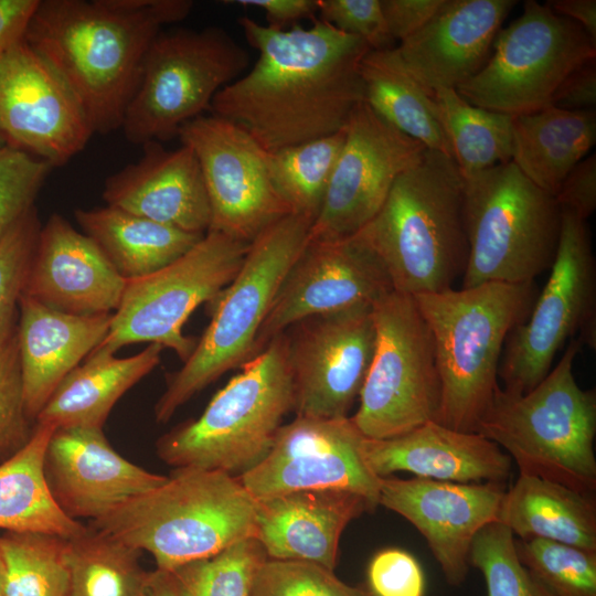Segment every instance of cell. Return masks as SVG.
I'll return each instance as SVG.
<instances>
[{
  "label": "cell",
  "instance_id": "obj_1",
  "mask_svg": "<svg viewBox=\"0 0 596 596\" xmlns=\"http://www.w3.org/2000/svg\"><path fill=\"white\" fill-rule=\"evenodd\" d=\"M238 24L258 57L215 95L210 114L245 130L266 152L345 127L364 100L360 63L371 51L364 41L320 19L308 28L278 29L248 17Z\"/></svg>",
  "mask_w": 596,
  "mask_h": 596
},
{
  "label": "cell",
  "instance_id": "obj_2",
  "mask_svg": "<svg viewBox=\"0 0 596 596\" xmlns=\"http://www.w3.org/2000/svg\"><path fill=\"white\" fill-rule=\"evenodd\" d=\"M190 0H39L23 40L63 79L94 134L121 128L143 57Z\"/></svg>",
  "mask_w": 596,
  "mask_h": 596
},
{
  "label": "cell",
  "instance_id": "obj_3",
  "mask_svg": "<svg viewBox=\"0 0 596 596\" xmlns=\"http://www.w3.org/2000/svg\"><path fill=\"white\" fill-rule=\"evenodd\" d=\"M352 236L376 256L394 291L414 297L453 288L469 254L465 179L453 157L426 149Z\"/></svg>",
  "mask_w": 596,
  "mask_h": 596
},
{
  "label": "cell",
  "instance_id": "obj_4",
  "mask_svg": "<svg viewBox=\"0 0 596 596\" xmlns=\"http://www.w3.org/2000/svg\"><path fill=\"white\" fill-rule=\"evenodd\" d=\"M427 322L440 381L437 423L478 433L497 390L504 342L535 300L533 281L485 283L414 296Z\"/></svg>",
  "mask_w": 596,
  "mask_h": 596
},
{
  "label": "cell",
  "instance_id": "obj_5",
  "mask_svg": "<svg viewBox=\"0 0 596 596\" xmlns=\"http://www.w3.org/2000/svg\"><path fill=\"white\" fill-rule=\"evenodd\" d=\"M257 500L238 477L220 470L174 469L168 480L107 514L91 528L149 552L171 572L255 538Z\"/></svg>",
  "mask_w": 596,
  "mask_h": 596
},
{
  "label": "cell",
  "instance_id": "obj_6",
  "mask_svg": "<svg viewBox=\"0 0 596 596\" xmlns=\"http://www.w3.org/2000/svg\"><path fill=\"white\" fill-rule=\"evenodd\" d=\"M582 345L571 339L556 366L526 393L499 386L478 433L504 449L519 472L594 494L596 393L583 390L574 375Z\"/></svg>",
  "mask_w": 596,
  "mask_h": 596
},
{
  "label": "cell",
  "instance_id": "obj_7",
  "mask_svg": "<svg viewBox=\"0 0 596 596\" xmlns=\"http://www.w3.org/2000/svg\"><path fill=\"white\" fill-rule=\"evenodd\" d=\"M288 345V334H279L247 360L198 418L157 440L159 458L174 469L220 470L235 477L256 467L294 408Z\"/></svg>",
  "mask_w": 596,
  "mask_h": 596
},
{
  "label": "cell",
  "instance_id": "obj_8",
  "mask_svg": "<svg viewBox=\"0 0 596 596\" xmlns=\"http://www.w3.org/2000/svg\"><path fill=\"white\" fill-rule=\"evenodd\" d=\"M312 221L289 214L248 246L233 280L211 302L212 319L155 405L167 423L198 392L255 355L256 339L283 279L308 242Z\"/></svg>",
  "mask_w": 596,
  "mask_h": 596
},
{
  "label": "cell",
  "instance_id": "obj_9",
  "mask_svg": "<svg viewBox=\"0 0 596 596\" xmlns=\"http://www.w3.org/2000/svg\"><path fill=\"white\" fill-rule=\"evenodd\" d=\"M464 179L469 254L461 288L531 283L550 269L562 225L555 198L512 161Z\"/></svg>",
  "mask_w": 596,
  "mask_h": 596
},
{
  "label": "cell",
  "instance_id": "obj_10",
  "mask_svg": "<svg viewBox=\"0 0 596 596\" xmlns=\"http://www.w3.org/2000/svg\"><path fill=\"white\" fill-rule=\"evenodd\" d=\"M249 54L223 28L161 31L151 42L121 128L142 146L178 137L215 95L249 68Z\"/></svg>",
  "mask_w": 596,
  "mask_h": 596
},
{
  "label": "cell",
  "instance_id": "obj_11",
  "mask_svg": "<svg viewBox=\"0 0 596 596\" xmlns=\"http://www.w3.org/2000/svg\"><path fill=\"white\" fill-rule=\"evenodd\" d=\"M596 60V42L547 4L528 0L501 28L485 65L457 93L469 104L512 117L551 106L561 83Z\"/></svg>",
  "mask_w": 596,
  "mask_h": 596
},
{
  "label": "cell",
  "instance_id": "obj_12",
  "mask_svg": "<svg viewBox=\"0 0 596 596\" xmlns=\"http://www.w3.org/2000/svg\"><path fill=\"white\" fill-rule=\"evenodd\" d=\"M375 348L352 422L370 439L437 422L440 381L433 337L414 297L391 291L372 309Z\"/></svg>",
  "mask_w": 596,
  "mask_h": 596
},
{
  "label": "cell",
  "instance_id": "obj_13",
  "mask_svg": "<svg viewBox=\"0 0 596 596\" xmlns=\"http://www.w3.org/2000/svg\"><path fill=\"white\" fill-rule=\"evenodd\" d=\"M549 279L529 318L509 333L498 377L505 392L523 394L550 372L566 340L596 348V263L587 223L562 209L558 247Z\"/></svg>",
  "mask_w": 596,
  "mask_h": 596
},
{
  "label": "cell",
  "instance_id": "obj_14",
  "mask_svg": "<svg viewBox=\"0 0 596 596\" xmlns=\"http://www.w3.org/2000/svg\"><path fill=\"white\" fill-rule=\"evenodd\" d=\"M248 246L209 231L173 263L126 280L109 331L97 348L115 353L134 343H157L187 361L198 340L185 336L183 326L201 304L212 302L233 280Z\"/></svg>",
  "mask_w": 596,
  "mask_h": 596
},
{
  "label": "cell",
  "instance_id": "obj_15",
  "mask_svg": "<svg viewBox=\"0 0 596 596\" xmlns=\"http://www.w3.org/2000/svg\"><path fill=\"white\" fill-rule=\"evenodd\" d=\"M178 137L201 169L211 207L209 231L251 243L291 214L272 183L267 152L245 130L210 114L187 123Z\"/></svg>",
  "mask_w": 596,
  "mask_h": 596
},
{
  "label": "cell",
  "instance_id": "obj_16",
  "mask_svg": "<svg viewBox=\"0 0 596 596\" xmlns=\"http://www.w3.org/2000/svg\"><path fill=\"white\" fill-rule=\"evenodd\" d=\"M364 438L349 416H296L280 426L267 456L238 479L255 499L341 490L363 497L374 511L382 478L365 460Z\"/></svg>",
  "mask_w": 596,
  "mask_h": 596
},
{
  "label": "cell",
  "instance_id": "obj_17",
  "mask_svg": "<svg viewBox=\"0 0 596 596\" xmlns=\"http://www.w3.org/2000/svg\"><path fill=\"white\" fill-rule=\"evenodd\" d=\"M426 149L365 100L359 103L344 127L342 148L308 241L354 235L381 209L396 179Z\"/></svg>",
  "mask_w": 596,
  "mask_h": 596
},
{
  "label": "cell",
  "instance_id": "obj_18",
  "mask_svg": "<svg viewBox=\"0 0 596 596\" xmlns=\"http://www.w3.org/2000/svg\"><path fill=\"white\" fill-rule=\"evenodd\" d=\"M0 134L52 168L66 164L94 135L70 88L23 39L0 53Z\"/></svg>",
  "mask_w": 596,
  "mask_h": 596
},
{
  "label": "cell",
  "instance_id": "obj_19",
  "mask_svg": "<svg viewBox=\"0 0 596 596\" xmlns=\"http://www.w3.org/2000/svg\"><path fill=\"white\" fill-rule=\"evenodd\" d=\"M372 309L324 313L296 324L288 336L296 416L348 417L374 353Z\"/></svg>",
  "mask_w": 596,
  "mask_h": 596
},
{
  "label": "cell",
  "instance_id": "obj_20",
  "mask_svg": "<svg viewBox=\"0 0 596 596\" xmlns=\"http://www.w3.org/2000/svg\"><path fill=\"white\" fill-rule=\"evenodd\" d=\"M391 291L384 267L354 236L308 241L283 279L255 354L291 326L324 313L372 308Z\"/></svg>",
  "mask_w": 596,
  "mask_h": 596
},
{
  "label": "cell",
  "instance_id": "obj_21",
  "mask_svg": "<svg viewBox=\"0 0 596 596\" xmlns=\"http://www.w3.org/2000/svg\"><path fill=\"white\" fill-rule=\"evenodd\" d=\"M504 483H459L425 478L381 479L379 505L400 514L425 538L446 582L461 585L468 575L476 534L496 522Z\"/></svg>",
  "mask_w": 596,
  "mask_h": 596
},
{
  "label": "cell",
  "instance_id": "obj_22",
  "mask_svg": "<svg viewBox=\"0 0 596 596\" xmlns=\"http://www.w3.org/2000/svg\"><path fill=\"white\" fill-rule=\"evenodd\" d=\"M44 476L55 503L74 520H96L169 478L127 460L108 443L103 428L95 427L55 428Z\"/></svg>",
  "mask_w": 596,
  "mask_h": 596
},
{
  "label": "cell",
  "instance_id": "obj_23",
  "mask_svg": "<svg viewBox=\"0 0 596 596\" xmlns=\"http://www.w3.org/2000/svg\"><path fill=\"white\" fill-rule=\"evenodd\" d=\"M124 279L95 242L61 214L41 226L23 295L75 316L114 313Z\"/></svg>",
  "mask_w": 596,
  "mask_h": 596
},
{
  "label": "cell",
  "instance_id": "obj_24",
  "mask_svg": "<svg viewBox=\"0 0 596 596\" xmlns=\"http://www.w3.org/2000/svg\"><path fill=\"white\" fill-rule=\"evenodd\" d=\"M518 1L445 0L416 33L396 44L412 76L429 93L457 88L491 54L503 21Z\"/></svg>",
  "mask_w": 596,
  "mask_h": 596
},
{
  "label": "cell",
  "instance_id": "obj_25",
  "mask_svg": "<svg viewBox=\"0 0 596 596\" xmlns=\"http://www.w3.org/2000/svg\"><path fill=\"white\" fill-rule=\"evenodd\" d=\"M141 147L142 156L136 162L105 180L106 205L188 233L205 234L211 207L193 151L182 143L169 150L157 141Z\"/></svg>",
  "mask_w": 596,
  "mask_h": 596
},
{
  "label": "cell",
  "instance_id": "obj_26",
  "mask_svg": "<svg viewBox=\"0 0 596 596\" xmlns=\"http://www.w3.org/2000/svg\"><path fill=\"white\" fill-rule=\"evenodd\" d=\"M363 453L380 478L406 471L417 478L459 483H504L512 459L479 433L460 432L429 422L405 434L364 438Z\"/></svg>",
  "mask_w": 596,
  "mask_h": 596
},
{
  "label": "cell",
  "instance_id": "obj_27",
  "mask_svg": "<svg viewBox=\"0 0 596 596\" xmlns=\"http://www.w3.org/2000/svg\"><path fill=\"white\" fill-rule=\"evenodd\" d=\"M256 500L255 538L268 558L310 562L330 571L347 525L373 511L363 497L341 490H299Z\"/></svg>",
  "mask_w": 596,
  "mask_h": 596
},
{
  "label": "cell",
  "instance_id": "obj_28",
  "mask_svg": "<svg viewBox=\"0 0 596 596\" xmlns=\"http://www.w3.org/2000/svg\"><path fill=\"white\" fill-rule=\"evenodd\" d=\"M110 320L111 313H64L22 294L17 339L24 405L33 423L64 377L104 341Z\"/></svg>",
  "mask_w": 596,
  "mask_h": 596
},
{
  "label": "cell",
  "instance_id": "obj_29",
  "mask_svg": "<svg viewBox=\"0 0 596 596\" xmlns=\"http://www.w3.org/2000/svg\"><path fill=\"white\" fill-rule=\"evenodd\" d=\"M162 350L150 343L137 354L117 358L96 348L58 384L35 423L103 428L117 401L160 363Z\"/></svg>",
  "mask_w": 596,
  "mask_h": 596
},
{
  "label": "cell",
  "instance_id": "obj_30",
  "mask_svg": "<svg viewBox=\"0 0 596 596\" xmlns=\"http://www.w3.org/2000/svg\"><path fill=\"white\" fill-rule=\"evenodd\" d=\"M497 522L519 539H543L596 551L595 494L519 472L505 490Z\"/></svg>",
  "mask_w": 596,
  "mask_h": 596
},
{
  "label": "cell",
  "instance_id": "obj_31",
  "mask_svg": "<svg viewBox=\"0 0 596 596\" xmlns=\"http://www.w3.org/2000/svg\"><path fill=\"white\" fill-rule=\"evenodd\" d=\"M511 161L531 182L555 196L567 173L596 141V111L554 106L512 117Z\"/></svg>",
  "mask_w": 596,
  "mask_h": 596
},
{
  "label": "cell",
  "instance_id": "obj_32",
  "mask_svg": "<svg viewBox=\"0 0 596 596\" xmlns=\"http://www.w3.org/2000/svg\"><path fill=\"white\" fill-rule=\"evenodd\" d=\"M82 232L100 248L126 280L150 275L190 251L202 234L105 205L74 212Z\"/></svg>",
  "mask_w": 596,
  "mask_h": 596
},
{
  "label": "cell",
  "instance_id": "obj_33",
  "mask_svg": "<svg viewBox=\"0 0 596 596\" xmlns=\"http://www.w3.org/2000/svg\"><path fill=\"white\" fill-rule=\"evenodd\" d=\"M55 427L35 423L28 443L0 462V529L73 539L87 530L55 503L44 476V458Z\"/></svg>",
  "mask_w": 596,
  "mask_h": 596
},
{
  "label": "cell",
  "instance_id": "obj_34",
  "mask_svg": "<svg viewBox=\"0 0 596 596\" xmlns=\"http://www.w3.org/2000/svg\"><path fill=\"white\" fill-rule=\"evenodd\" d=\"M364 100L393 127L451 157L432 93L404 66L396 46L369 51L360 63Z\"/></svg>",
  "mask_w": 596,
  "mask_h": 596
},
{
  "label": "cell",
  "instance_id": "obj_35",
  "mask_svg": "<svg viewBox=\"0 0 596 596\" xmlns=\"http://www.w3.org/2000/svg\"><path fill=\"white\" fill-rule=\"evenodd\" d=\"M432 98L464 178L511 161L512 116L473 106L455 88L436 89Z\"/></svg>",
  "mask_w": 596,
  "mask_h": 596
},
{
  "label": "cell",
  "instance_id": "obj_36",
  "mask_svg": "<svg viewBox=\"0 0 596 596\" xmlns=\"http://www.w3.org/2000/svg\"><path fill=\"white\" fill-rule=\"evenodd\" d=\"M141 551L91 526L68 540V596H145Z\"/></svg>",
  "mask_w": 596,
  "mask_h": 596
},
{
  "label": "cell",
  "instance_id": "obj_37",
  "mask_svg": "<svg viewBox=\"0 0 596 596\" xmlns=\"http://www.w3.org/2000/svg\"><path fill=\"white\" fill-rule=\"evenodd\" d=\"M344 128L336 134L267 152L272 183L291 213L313 223L342 148Z\"/></svg>",
  "mask_w": 596,
  "mask_h": 596
},
{
  "label": "cell",
  "instance_id": "obj_38",
  "mask_svg": "<svg viewBox=\"0 0 596 596\" xmlns=\"http://www.w3.org/2000/svg\"><path fill=\"white\" fill-rule=\"evenodd\" d=\"M6 596H68V540L41 532L4 531Z\"/></svg>",
  "mask_w": 596,
  "mask_h": 596
},
{
  "label": "cell",
  "instance_id": "obj_39",
  "mask_svg": "<svg viewBox=\"0 0 596 596\" xmlns=\"http://www.w3.org/2000/svg\"><path fill=\"white\" fill-rule=\"evenodd\" d=\"M267 558L263 545L252 536L170 573L179 596H251L255 575Z\"/></svg>",
  "mask_w": 596,
  "mask_h": 596
},
{
  "label": "cell",
  "instance_id": "obj_40",
  "mask_svg": "<svg viewBox=\"0 0 596 596\" xmlns=\"http://www.w3.org/2000/svg\"><path fill=\"white\" fill-rule=\"evenodd\" d=\"M515 550L549 596H596V551L543 539H515Z\"/></svg>",
  "mask_w": 596,
  "mask_h": 596
},
{
  "label": "cell",
  "instance_id": "obj_41",
  "mask_svg": "<svg viewBox=\"0 0 596 596\" xmlns=\"http://www.w3.org/2000/svg\"><path fill=\"white\" fill-rule=\"evenodd\" d=\"M469 565L481 572L487 596H549L520 562L515 538L500 522L489 523L476 534Z\"/></svg>",
  "mask_w": 596,
  "mask_h": 596
},
{
  "label": "cell",
  "instance_id": "obj_42",
  "mask_svg": "<svg viewBox=\"0 0 596 596\" xmlns=\"http://www.w3.org/2000/svg\"><path fill=\"white\" fill-rule=\"evenodd\" d=\"M41 226L34 205L0 242V349L17 332L20 299Z\"/></svg>",
  "mask_w": 596,
  "mask_h": 596
},
{
  "label": "cell",
  "instance_id": "obj_43",
  "mask_svg": "<svg viewBox=\"0 0 596 596\" xmlns=\"http://www.w3.org/2000/svg\"><path fill=\"white\" fill-rule=\"evenodd\" d=\"M251 596H373L365 587L351 586L321 565L267 558L258 568Z\"/></svg>",
  "mask_w": 596,
  "mask_h": 596
},
{
  "label": "cell",
  "instance_id": "obj_44",
  "mask_svg": "<svg viewBox=\"0 0 596 596\" xmlns=\"http://www.w3.org/2000/svg\"><path fill=\"white\" fill-rule=\"evenodd\" d=\"M52 169L45 161L11 146L0 149V242L34 206Z\"/></svg>",
  "mask_w": 596,
  "mask_h": 596
},
{
  "label": "cell",
  "instance_id": "obj_45",
  "mask_svg": "<svg viewBox=\"0 0 596 596\" xmlns=\"http://www.w3.org/2000/svg\"><path fill=\"white\" fill-rule=\"evenodd\" d=\"M34 425L25 411L15 332L0 349V462L28 443Z\"/></svg>",
  "mask_w": 596,
  "mask_h": 596
},
{
  "label": "cell",
  "instance_id": "obj_46",
  "mask_svg": "<svg viewBox=\"0 0 596 596\" xmlns=\"http://www.w3.org/2000/svg\"><path fill=\"white\" fill-rule=\"evenodd\" d=\"M318 13L337 30L364 41L371 51L396 46L381 0H318Z\"/></svg>",
  "mask_w": 596,
  "mask_h": 596
},
{
  "label": "cell",
  "instance_id": "obj_47",
  "mask_svg": "<svg viewBox=\"0 0 596 596\" xmlns=\"http://www.w3.org/2000/svg\"><path fill=\"white\" fill-rule=\"evenodd\" d=\"M366 577L373 596H425L426 581L419 562L401 549L377 552L369 563Z\"/></svg>",
  "mask_w": 596,
  "mask_h": 596
},
{
  "label": "cell",
  "instance_id": "obj_48",
  "mask_svg": "<svg viewBox=\"0 0 596 596\" xmlns=\"http://www.w3.org/2000/svg\"><path fill=\"white\" fill-rule=\"evenodd\" d=\"M555 200L561 209L587 220L596 209V155L581 160L564 178Z\"/></svg>",
  "mask_w": 596,
  "mask_h": 596
},
{
  "label": "cell",
  "instance_id": "obj_49",
  "mask_svg": "<svg viewBox=\"0 0 596 596\" xmlns=\"http://www.w3.org/2000/svg\"><path fill=\"white\" fill-rule=\"evenodd\" d=\"M444 2L445 0H381L389 31L398 43L421 30Z\"/></svg>",
  "mask_w": 596,
  "mask_h": 596
},
{
  "label": "cell",
  "instance_id": "obj_50",
  "mask_svg": "<svg viewBox=\"0 0 596 596\" xmlns=\"http://www.w3.org/2000/svg\"><path fill=\"white\" fill-rule=\"evenodd\" d=\"M596 60L576 68L561 83L551 106L565 110L594 109L596 104Z\"/></svg>",
  "mask_w": 596,
  "mask_h": 596
},
{
  "label": "cell",
  "instance_id": "obj_51",
  "mask_svg": "<svg viewBox=\"0 0 596 596\" xmlns=\"http://www.w3.org/2000/svg\"><path fill=\"white\" fill-rule=\"evenodd\" d=\"M242 7L258 8L265 12L267 25L286 29L302 19H312L318 13V0H232Z\"/></svg>",
  "mask_w": 596,
  "mask_h": 596
},
{
  "label": "cell",
  "instance_id": "obj_52",
  "mask_svg": "<svg viewBox=\"0 0 596 596\" xmlns=\"http://www.w3.org/2000/svg\"><path fill=\"white\" fill-rule=\"evenodd\" d=\"M39 0H0V53L23 39Z\"/></svg>",
  "mask_w": 596,
  "mask_h": 596
},
{
  "label": "cell",
  "instance_id": "obj_53",
  "mask_svg": "<svg viewBox=\"0 0 596 596\" xmlns=\"http://www.w3.org/2000/svg\"><path fill=\"white\" fill-rule=\"evenodd\" d=\"M545 4L556 14L579 24L589 38L596 42L595 0H550Z\"/></svg>",
  "mask_w": 596,
  "mask_h": 596
},
{
  "label": "cell",
  "instance_id": "obj_54",
  "mask_svg": "<svg viewBox=\"0 0 596 596\" xmlns=\"http://www.w3.org/2000/svg\"><path fill=\"white\" fill-rule=\"evenodd\" d=\"M145 596H179L171 573L159 568L149 572Z\"/></svg>",
  "mask_w": 596,
  "mask_h": 596
},
{
  "label": "cell",
  "instance_id": "obj_55",
  "mask_svg": "<svg viewBox=\"0 0 596 596\" xmlns=\"http://www.w3.org/2000/svg\"><path fill=\"white\" fill-rule=\"evenodd\" d=\"M0 596H6V561L0 544Z\"/></svg>",
  "mask_w": 596,
  "mask_h": 596
},
{
  "label": "cell",
  "instance_id": "obj_56",
  "mask_svg": "<svg viewBox=\"0 0 596 596\" xmlns=\"http://www.w3.org/2000/svg\"><path fill=\"white\" fill-rule=\"evenodd\" d=\"M6 146H8V143L6 139L2 137V135L0 134V149H2Z\"/></svg>",
  "mask_w": 596,
  "mask_h": 596
}]
</instances>
